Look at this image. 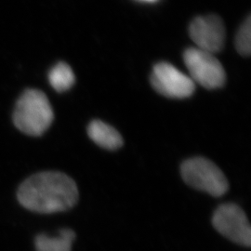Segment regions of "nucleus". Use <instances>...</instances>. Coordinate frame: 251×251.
I'll return each instance as SVG.
<instances>
[{"instance_id": "1a4fd4ad", "label": "nucleus", "mask_w": 251, "mask_h": 251, "mask_svg": "<svg viewBox=\"0 0 251 251\" xmlns=\"http://www.w3.org/2000/svg\"><path fill=\"white\" fill-rule=\"evenodd\" d=\"M75 233L71 229H63L56 237L38 234L35 240L36 251H71Z\"/></svg>"}, {"instance_id": "f8f14e48", "label": "nucleus", "mask_w": 251, "mask_h": 251, "mask_svg": "<svg viewBox=\"0 0 251 251\" xmlns=\"http://www.w3.org/2000/svg\"><path fill=\"white\" fill-rule=\"evenodd\" d=\"M137 1L144 2V3H155V2H157L158 0H137Z\"/></svg>"}, {"instance_id": "0eeeda50", "label": "nucleus", "mask_w": 251, "mask_h": 251, "mask_svg": "<svg viewBox=\"0 0 251 251\" xmlns=\"http://www.w3.org/2000/svg\"><path fill=\"white\" fill-rule=\"evenodd\" d=\"M189 36L198 49L210 53L220 52L225 47V24L213 14L198 16L189 25Z\"/></svg>"}, {"instance_id": "9b49d317", "label": "nucleus", "mask_w": 251, "mask_h": 251, "mask_svg": "<svg viewBox=\"0 0 251 251\" xmlns=\"http://www.w3.org/2000/svg\"><path fill=\"white\" fill-rule=\"evenodd\" d=\"M234 45L238 53L245 57L251 55V18L249 16L247 20L239 27L235 39Z\"/></svg>"}, {"instance_id": "423d86ee", "label": "nucleus", "mask_w": 251, "mask_h": 251, "mask_svg": "<svg viewBox=\"0 0 251 251\" xmlns=\"http://www.w3.org/2000/svg\"><path fill=\"white\" fill-rule=\"evenodd\" d=\"M212 224L216 230L235 244L251 247V228L249 219L240 206L224 204L214 212Z\"/></svg>"}, {"instance_id": "20e7f679", "label": "nucleus", "mask_w": 251, "mask_h": 251, "mask_svg": "<svg viewBox=\"0 0 251 251\" xmlns=\"http://www.w3.org/2000/svg\"><path fill=\"white\" fill-rule=\"evenodd\" d=\"M183 61L191 79L207 90L224 87L226 81L225 68L214 54L198 48H190L183 54Z\"/></svg>"}, {"instance_id": "f03ea898", "label": "nucleus", "mask_w": 251, "mask_h": 251, "mask_svg": "<svg viewBox=\"0 0 251 251\" xmlns=\"http://www.w3.org/2000/svg\"><path fill=\"white\" fill-rule=\"evenodd\" d=\"M53 119V110L50 100L43 91L37 89H27L22 93L12 115L15 127L31 137L44 134Z\"/></svg>"}, {"instance_id": "7ed1b4c3", "label": "nucleus", "mask_w": 251, "mask_h": 251, "mask_svg": "<svg viewBox=\"0 0 251 251\" xmlns=\"http://www.w3.org/2000/svg\"><path fill=\"white\" fill-rule=\"evenodd\" d=\"M180 174L189 186L212 197H222L228 191V180L220 168L204 157H193L183 162Z\"/></svg>"}, {"instance_id": "39448f33", "label": "nucleus", "mask_w": 251, "mask_h": 251, "mask_svg": "<svg viewBox=\"0 0 251 251\" xmlns=\"http://www.w3.org/2000/svg\"><path fill=\"white\" fill-rule=\"evenodd\" d=\"M150 81L153 90L171 99L188 98L196 90V84L190 76L165 62L153 66Z\"/></svg>"}, {"instance_id": "f257e3e1", "label": "nucleus", "mask_w": 251, "mask_h": 251, "mask_svg": "<svg viewBox=\"0 0 251 251\" xmlns=\"http://www.w3.org/2000/svg\"><path fill=\"white\" fill-rule=\"evenodd\" d=\"M78 188L75 180L60 171H42L25 179L17 190L20 205L40 214L71 209L77 203Z\"/></svg>"}, {"instance_id": "6e6552de", "label": "nucleus", "mask_w": 251, "mask_h": 251, "mask_svg": "<svg viewBox=\"0 0 251 251\" xmlns=\"http://www.w3.org/2000/svg\"><path fill=\"white\" fill-rule=\"evenodd\" d=\"M90 139L100 147L117 150L123 145V139L115 127L100 120H93L88 126Z\"/></svg>"}, {"instance_id": "9d476101", "label": "nucleus", "mask_w": 251, "mask_h": 251, "mask_svg": "<svg viewBox=\"0 0 251 251\" xmlns=\"http://www.w3.org/2000/svg\"><path fill=\"white\" fill-rule=\"evenodd\" d=\"M49 82L53 90L59 93L70 90L75 82V76L70 65L60 62L49 72Z\"/></svg>"}]
</instances>
